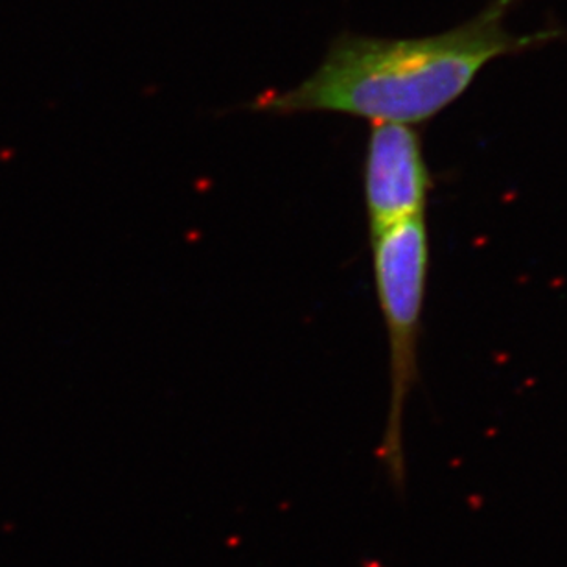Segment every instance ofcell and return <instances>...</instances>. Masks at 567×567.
<instances>
[{
	"mask_svg": "<svg viewBox=\"0 0 567 567\" xmlns=\"http://www.w3.org/2000/svg\"><path fill=\"white\" fill-rule=\"evenodd\" d=\"M431 185L419 132L405 124H372L363 168L371 236L405 219L424 216Z\"/></svg>",
	"mask_w": 567,
	"mask_h": 567,
	"instance_id": "cell-3",
	"label": "cell"
},
{
	"mask_svg": "<svg viewBox=\"0 0 567 567\" xmlns=\"http://www.w3.org/2000/svg\"><path fill=\"white\" fill-rule=\"evenodd\" d=\"M519 0H491L461 27L427 38L339 33L321 65L297 87L264 93L249 110L269 115L341 113L377 124L419 126L457 102L488 63L542 49L560 30L514 35L507 17Z\"/></svg>",
	"mask_w": 567,
	"mask_h": 567,
	"instance_id": "cell-1",
	"label": "cell"
},
{
	"mask_svg": "<svg viewBox=\"0 0 567 567\" xmlns=\"http://www.w3.org/2000/svg\"><path fill=\"white\" fill-rule=\"evenodd\" d=\"M378 300L389 338L391 402L380 458L400 492L405 488L402 421L419 378V336L430 274V236L424 216L405 219L371 236Z\"/></svg>",
	"mask_w": 567,
	"mask_h": 567,
	"instance_id": "cell-2",
	"label": "cell"
}]
</instances>
